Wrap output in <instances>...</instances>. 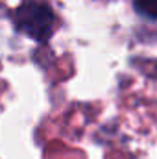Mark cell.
I'll return each instance as SVG.
<instances>
[{
	"label": "cell",
	"mask_w": 157,
	"mask_h": 159,
	"mask_svg": "<svg viewBox=\"0 0 157 159\" xmlns=\"http://www.w3.org/2000/svg\"><path fill=\"white\" fill-rule=\"evenodd\" d=\"M15 28L37 43H46L56 30V13L48 2L24 0L13 13Z\"/></svg>",
	"instance_id": "1"
},
{
	"label": "cell",
	"mask_w": 157,
	"mask_h": 159,
	"mask_svg": "<svg viewBox=\"0 0 157 159\" xmlns=\"http://www.w3.org/2000/svg\"><path fill=\"white\" fill-rule=\"evenodd\" d=\"M135 11L150 20H157V0H133Z\"/></svg>",
	"instance_id": "2"
}]
</instances>
